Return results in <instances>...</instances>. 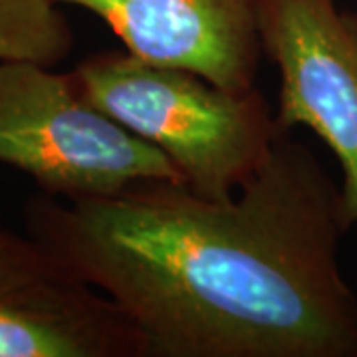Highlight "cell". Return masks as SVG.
<instances>
[{
    "label": "cell",
    "mask_w": 357,
    "mask_h": 357,
    "mask_svg": "<svg viewBox=\"0 0 357 357\" xmlns=\"http://www.w3.org/2000/svg\"><path fill=\"white\" fill-rule=\"evenodd\" d=\"M96 14L149 64L195 72L218 88H256L264 56L256 0H56Z\"/></svg>",
    "instance_id": "8992f818"
},
{
    "label": "cell",
    "mask_w": 357,
    "mask_h": 357,
    "mask_svg": "<svg viewBox=\"0 0 357 357\" xmlns=\"http://www.w3.org/2000/svg\"><path fill=\"white\" fill-rule=\"evenodd\" d=\"M70 74L91 105L163 151L192 191L208 199L238 191L282 133L258 88L234 93L128 50L91 54Z\"/></svg>",
    "instance_id": "7a4b0ae2"
},
{
    "label": "cell",
    "mask_w": 357,
    "mask_h": 357,
    "mask_svg": "<svg viewBox=\"0 0 357 357\" xmlns=\"http://www.w3.org/2000/svg\"><path fill=\"white\" fill-rule=\"evenodd\" d=\"M256 20L280 76L276 123L284 133L310 129L328 145L357 227V13L340 0H256Z\"/></svg>",
    "instance_id": "277c9868"
},
{
    "label": "cell",
    "mask_w": 357,
    "mask_h": 357,
    "mask_svg": "<svg viewBox=\"0 0 357 357\" xmlns=\"http://www.w3.org/2000/svg\"><path fill=\"white\" fill-rule=\"evenodd\" d=\"M74 46L72 26L56 0H0V60L42 66L64 62Z\"/></svg>",
    "instance_id": "52a82bcc"
},
{
    "label": "cell",
    "mask_w": 357,
    "mask_h": 357,
    "mask_svg": "<svg viewBox=\"0 0 357 357\" xmlns=\"http://www.w3.org/2000/svg\"><path fill=\"white\" fill-rule=\"evenodd\" d=\"M0 163L64 201L185 183L163 151L91 105L72 74L28 60H0Z\"/></svg>",
    "instance_id": "3957f363"
},
{
    "label": "cell",
    "mask_w": 357,
    "mask_h": 357,
    "mask_svg": "<svg viewBox=\"0 0 357 357\" xmlns=\"http://www.w3.org/2000/svg\"><path fill=\"white\" fill-rule=\"evenodd\" d=\"M0 357H145V344L115 300L0 229Z\"/></svg>",
    "instance_id": "5b68a950"
},
{
    "label": "cell",
    "mask_w": 357,
    "mask_h": 357,
    "mask_svg": "<svg viewBox=\"0 0 357 357\" xmlns=\"http://www.w3.org/2000/svg\"><path fill=\"white\" fill-rule=\"evenodd\" d=\"M24 218L68 274L126 310L145 357H357L342 185L290 133L229 199L143 181L66 203L36 192Z\"/></svg>",
    "instance_id": "6da1fadb"
}]
</instances>
